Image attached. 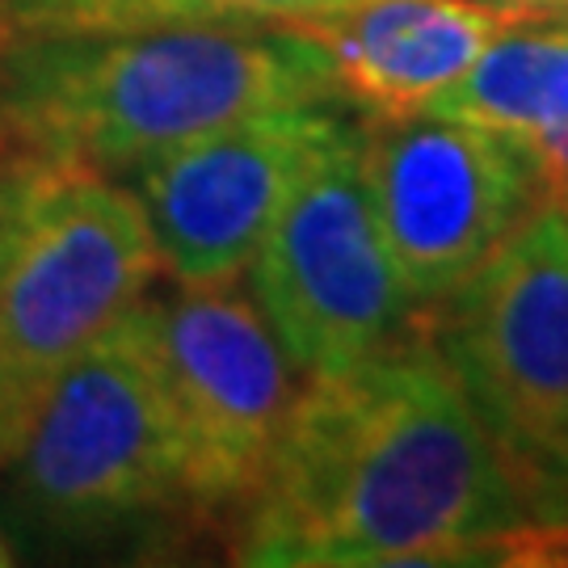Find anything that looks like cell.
I'll return each instance as SVG.
<instances>
[{"label": "cell", "mask_w": 568, "mask_h": 568, "mask_svg": "<svg viewBox=\"0 0 568 568\" xmlns=\"http://www.w3.org/2000/svg\"><path fill=\"white\" fill-rule=\"evenodd\" d=\"M257 568L568 565L422 321L304 379L257 493L232 518Z\"/></svg>", "instance_id": "obj_1"}, {"label": "cell", "mask_w": 568, "mask_h": 568, "mask_svg": "<svg viewBox=\"0 0 568 568\" xmlns=\"http://www.w3.org/2000/svg\"><path fill=\"white\" fill-rule=\"evenodd\" d=\"M295 102L342 98L321 51L291 26H169L0 51L4 148L105 178Z\"/></svg>", "instance_id": "obj_2"}, {"label": "cell", "mask_w": 568, "mask_h": 568, "mask_svg": "<svg viewBox=\"0 0 568 568\" xmlns=\"http://www.w3.org/2000/svg\"><path fill=\"white\" fill-rule=\"evenodd\" d=\"M161 274L131 185L0 152V471L63 371Z\"/></svg>", "instance_id": "obj_3"}, {"label": "cell", "mask_w": 568, "mask_h": 568, "mask_svg": "<svg viewBox=\"0 0 568 568\" xmlns=\"http://www.w3.org/2000/svg\"><path fill=\"white\" fill-rule=\"evenodd\" d=\"M143 300L63 371L0 471L26 527L51 544L102 548L199 523Z\"/></svg>", "instance_id": "obj_4"}, {"label": "cell", "mask_w": 568, "mask_h": 568, "mask_svg": "<svg viewBox=\"0 0 568 568\" xmlns=\"http://www.w3.org/2000/svg\"><path fill=\"white\" fill-rule=\"evenodd\" d=\"M568 560V215L544 203L459 291L417 316Z\"/></svg>", "instance_id": "obj_5"}, {"label": "cell", "mask_w": 568, "mask_h": 568, "mask_svg": "<svg viewBox=\"0 0 568 568\" xmlns=\"http://www.w3.org/2000/svg\"><path fill=\"white\" fill-rule=\"evenodd\" d=\"M248 295L304 379L349 371L417 325L366 182L363 119L345 114L307 156L248 262Z\"/></svg>", "instance_id": "obj_6"}, {"label": "cell", "mask_w": 568, "mask_h": 568, "mask_svg": "<svg viewBox=\"0 0 568 568\" xmlns=\"http://www.w3.org/2000/svg\"><path fill=\"white\" fill-rule=\"evenodd\" d=\"M363 164L413 316H426L548 203L506 131L447 114L363 119Z\"/></svg>", "instance_id": "obj_7"}, {"label": "cell", "mask_w": 568, "mask_h": 568, "mask_svg": "<svg viewBox=\"0 0 568 568\" xmlns=\"http://www.w3.org/2000/svg\"><path fill=\"white\" fill-rule=\"evenodd\" d=\"M143 304L182 429L194 518H236L278 450L304 375L236 278L178 283Z\"/></svg>", "instance_id": "obj_8"}, {"label": "cell", "mask_w": 568, "mask_h": 568, "mask_svg": "<svg viewBox=\"0 0 568 568\" xmlns=\"http://www.w3.org/2000/svg\"><path fill=\"white\" fill-rule=\"evenodd\" d=\"M345 110V102L270 105L140 164L131 190L164 274L173 283L241 278L307 156Z\"/></svg>", "instance_id": "obj_9"}, {"label": "cell", "mask_w": 568, "mask_h": 568, "mask_svg": "<svg viewBox=\"0 0 568 568\" xmlns=\"http://www.w3.org/2000/svg\"><path fill=\"white\" fill-rule=\"evenodd\" d=\"M283 26L321 51L354 114L405 119L447 93L518 18L488 0H349Z\"/></svg>", "instance_id": "obj_10"}, {"label": "cell", "mask_w": 568, "mask_h": 568, "mask_svg": "<svg viewBox=\"0 0 568 568\" xmlns=\"http://www.w3.org/2000/svg\"><path fill=\"white\" fill-rule=\"evenodd\" d=\"M422 114L535 140L568 126V18L518 21Z\"/></svg>", "instance_id": "obj_11"}, {"label": "cell", "mask_w": 568, "mask_h": 568, "mask_svg": "<svg viewBox=\"0 0 568 568\" xmlns=\"http://www.w3.org/2000/svg\"><path fill=\"white\" fill-rule=\"evenodd\" d=\"M349 0H0V51L169 26H283Z\"/></svg>", "instance_id": "obj_12"}, {"label": "cell", "mask_w": 568, "mask_h": 568, "mask_svg": "<svg viewBox=\"0 0 568 568\" xmlns=\"http://www.w3.org/2000/svg\"><path fill=\"white\" fill-rule=\"evenodd\" d=\"M535 156V169H539V182H544V194L551 203H568V126L565 131H548V135H535V140H523Z\"/></svg>", "instance_id": "obj_13"}, {"label": "cell", "mask_w": 568, "mask_h": 568, "mask_svg": "<svg viewBox=\"0 0 568 568\" xmlns=\"http://www.w3.org/2000/svg\"><path fill=\"white\" fill-rule=\"evenodd\" d=\"M497 9L514 13L518 21H544V18H568V0H488Z\"/></svg>", "instance_id": "obj_14"}, {"label": "cell", "mask_w": 568, "mask_h": 568, "mask_svg": "<svg viewBox=\"0 0 568 568\" xmlns=\"http://www.w3.org/2000/svg\"><path fill=\"white\" fill-rule=\"evenodd\" d=\"M13 560H18V556H13V539H9L4 527H0V568H9Z\"/></svg>", "instance_id": "obj_15"}, {"label": "cell", "mask_w": 568, "mask_h": 568, "mask_svg": "<svg viewBox=\"0 0 568 568\" xmlns=\"http://www.w3.org/2000/svg\"><path fill=\"white\" fill-rule=\"evenodd\" d=\"M0 152H4V135H0Z\"/></svg>", "instance_id": "obj_16"}, {"label": "cell", "mask_w": 568, "mask_h": 568, "mask_svg": "<svg viewBox=\"0 0 568 568\" xmlns=\"http://www.w3.org/2000/svg\"><path fill=\"white\" fill-rule=\"evenodd\" d=\"M560 206H565V215H568V203H560Z\"/></svg>", "instance_id": "obj_17"}]
</instances>
